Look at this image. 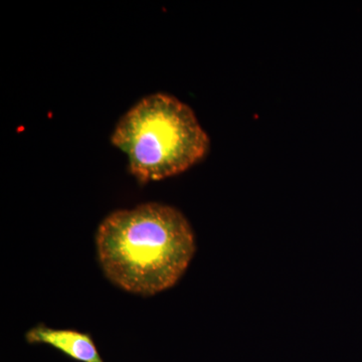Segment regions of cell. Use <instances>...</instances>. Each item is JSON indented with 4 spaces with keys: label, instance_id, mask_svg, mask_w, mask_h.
<instances>
[{
    "label": "cell",
    "instance_id": "6da1fadb",
    "mask_svg": "<svg viewBox=\"0 0 362 362\" xmlns=\"http://www.w3.org/2000/svg\"><path fill=\"white\" fill-rule=\"evenodd\" d=\"M96 246L106 277L143 296L173 287L195 252L187 218L175 207L157 202L109 214L98 228Z\"/></svg>",
    "mask_w": 362,
    "mask_h": 362
},
{
    "label": "cell",
    "instance_id": "7a4b0ae2",
    "mask_svg": "<svg viewBox=\"0 0 362 362\" xmlns=\"http://www.w3.org/2000/svg\"><path fill=\"white\" fill-rule=\"evenodd\" d=\"M111 142L127 156L130 173L143 183L183 173L209 149V136L192 109L164 93L142 98L126 112Z\"/></svg>",
    "mask_w": 362,
    "mask_h": 362
},
{
    "label": "cell",
    "instance_id": "3957f363",
    "mask_svg": "<svg viewBox=\"0 0 362 362\" xmlns=\"http://www.w3.org/2000/svg\"><path fill=\"white\" fill-rule=\"evenodd\" d=\"M26 341L30 344H47L59 350L75 361L104 362L98 351L94 340L87 333L75 330L52 329L37 325L28 330Z\"/></svg>",
    "mask_w": 362,
    "mask_h": 362
}]
</instances>
